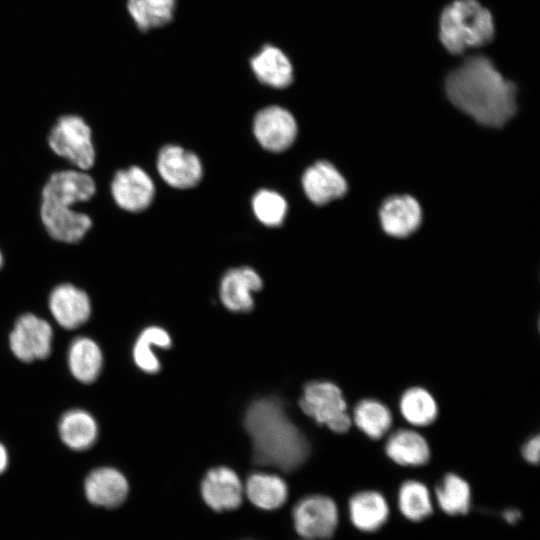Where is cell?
Here are the masks:
<instances>
[{"mask_svg":"<svg viewBox=\"0 0 540 540\" xmlns=\"http://www.w3.org/2000/svg\"><path fill=\"white\" fill-rule=\"evenodd\" d=\"M451 103L478 123L501 127L515 114L516 86L485 56H472L446 78Z\"/></svg>","mask_w":540,"mask_h":540,"instance_id":"cell-1","label":"cell"},{"mask_svg":"<svg viewBox=\"0 0 540 540\" xmlns=\"http://www.w3.org/2000/svg\"><path fill=\"white\" fill-rule=\"evenodd\" d=\"M244 426L252 440L257 464L289 472L307 459L308 441L290 420L279 398L270 396L253 401L245 412Z\"/></svg>","mask_w":540,"mask_h":540,"instance_id":"cell-2","label":"cell"},{"mask_svg":"<svg viewBox=\"0 0 540 540\" xmlns=\"http://www.w3.org/2000/svg\"><path fill=\"white\" fill-rule=\"evenodd\" d=\"M96 193L92 176L80 169L59 170L50 175L41 192L40 219L56 241L75 244L92 227L91 217L73 209Z\"/></svg>","mask_w":540,"mask_h":540,"instance_id":"cell-3","label":"cell"},{"mask_svg":"<svg viewBox=\"0 0 540 540\" xmlns=\"http://www.w3.org/2000/svg\"><path fill=\"white\" fill-rule=\"evenodd\" d=\"M494 32L492 14L477 0H456L440 16L439 38L451 54L486 45Z\"/></svg>","mask_w":540,"mask_h":540,"instance_id":"cell-4","label":"cell"},{"mask_svg":"<svg viewBox=\"0 0 540 540\" xmlns=\"http://www.w3.org/2000/svg\"><path fill=\"white\" fill-rule=\"evenodd\" d=\"M47 142L57 156L70 162L76 169L88 171L95 164L92 130L79 115L61 116L52 126Z\"/></svg>","mask_w":540,"mask_h":540,"instance_id":"cell-5","label":"cell"},{"mask_svg":"<svg viewBox=\"0 0 540 540\" xmlns=\"http://www.w3.org/2000/svg\"><path fill=\"white\" fill-rule=\"evenodd\" d=\"M299 405L307 416L333 432L344 433L352 424L343 393L332 382L313 381L306 384Z\"/></svg>","mask_w":540,"mask_h":540,"instance_id":"cell-6","label":"cell"},{"mask_svg":"<svg viewBox=\"0 0 540 540\" xmlns=\"http://www.w3.org/2000/svg\"><path fill=\"white\" fill-rule=\"evenodd\" d=\"M295 530L307 540L330 538L338 524L335 502L323 495L301 499L293 509Z\"/></svg>","mask_w":540,"mask_h":540,"instance_id":"cell-7","label":"cell"},{"mask_svg":"<svg viewBox=\"0 0 540 540\" xmlns=\"http://www.w3.org/2000/svg\"><path fill=\"white\" fill-rule=\"evenodd\" d=\"M52 335L48 322L33 314H24L17 319L9 336L11 351L25 362L45 359L51 352Z\"/></svg>","mask_w":540,"mask_h":540,"instance_id":"cell-8","label":"cell"},{"mask_svg":"<svg viewBox=\"0 0 540 540\" xmlns=\"http://www.w3.org/2000/svg\"><path fill=\"white\" fill-rule=\"evenodd\" d=\"M110 189L115 203L121 209L133 213L148 208L155 195L151 177L138 166L117 171Z\"/></svg>","mask_w":540,"mask_h":540,"instance_id":"cell-9","label":"cell"},{"mask_svg":"<svg viewBox=\"0 0 540 540\" xmlns=\"http://www.w3.org/2000/svg\"><path fill=\"white\" fill-rule=\"evenodd\" d=\"M253 130L260 145L271 152L289 148L297 135L294 117L282 107L269 106L257 113Z\"/></svg>","mask_w":540,"mask_h":540,"instance_id":"cell-10","label":"cell"},{"mask_svg":"<svg viewBox=\"0 0 540 540\" xmlns=\"http://www.w3.org/2000/svg\"><path fill=\"white\" fill-rule=\"evenodd\" d=\"M157 169L167 184L180 189L197 185L203 174L196 154L177 145H166L160 150Z\"/></svg>","mask_w":540,"mask_h":540,"instance_id":"cell-11","label":"cell"},{"mask_svg":"<svg viewBox=\"0 0 540 540\" xmlns=\"http://www.w3.org/2000/svg\"><path fill=\"white\" fill-rule=\"evenodd\" d=\"M201 495L215 511L234 510L242 502L243 486L240 478L228 467L210 469L201 482Z\"/></svg>","mask_w":540,"mask_h":540,"instance_id":"cell-12","label":"cell"},{"mask_svg":"<svg viewBox=\"0 0 540 540\" xmlns=\"http://www.w3.org/2000/svg\"><path fill=\"white\" fill-rule=\"evenodd\" d=\"M49 308L56 322L65 329L81 326L91 314V302L86 292L69 283L52 290Z\"/></svg>","mask_w":540,"mask_h":540,"instance_id":"cell-13","label":"cell"},{"mask_svg":"<svg viewBox=\"0 0 540 540\" xmlns=\"http://www.w3.org/2000/svg\"><path fill=\"white\" fill-rule=\"evenodd\" d=\"M262 288V279L250 267L228 270L220 283V298L232 312H249L254 305L253 293Z\"/></svg>","mask_w":540,"mask_h":540,"instance_id":"cell-14","label":"cell"},{"mask_svg":"<svg viewBox=\"0 0 540 540\" xmlns=\"http://www.w3.org/2000/svg\"><path fill=\"white\" fill-rule=\"evenodd\" d=\"M302 186L307 197L316 205L327 204L347 191L346 180L327 161H318L308 167L302 177Z\"/></svg>","mask_w":540,"mask_h":540,"instance_id":"cell-15","label":"cell"},{"mask_svg":"<svg viewBox=\"0 0 540 540\" xmlns=\"http://www.w3.org/2000/svg\"><path fill=\"white\" fill-rule=\"evenodd\" d=\"M85 494L90 503L106 508L121 505L129 491L124 475L110 467L97 468L86 477Z\"/></svg>","mask_w":540,"mask_h":540,"instance_id":"cell-16","label":"cell"},{"mask_svg":"<svg viewBox=\"0 0 540 540\" xmlns=\"http://www.w3.org/2000/svg\"><path fill=\"white\" fill-rule=\"evenodd\" d=\"M422 211L419 203L409 195L388 198L380 208L383 230L394 237H406L420 225Z\"/></svg>","mask_w":540,"mask_h":540,"instance_id":"cell-17","label":"cell"},{"mask_svg":"<svg viewBox=\"0 0 540 540\" xmlns=\"http://www.w3.org/2000/svg\"><path fill=\"white\" fill-rule=\"evenodd\" d=\"M386 455L402 466H421L430 458V447L426 439L410 429H399L386 441Z\"/></svg>","mask_w":540,"mask_h":540,"instance_id":"cell-18","label":"cell"},{"mask_svg":"<svg viewBox=\"0 0 540 540\" xmlns=\"http://www.w3.org/2000/svg\"><path fill=\"white\" fill-rule=\"evenodd\" d=\"M256 77L274 88H284L293 79L292 65L287 56L278 48L265 46L251 60Z\"/></svg>","mask_w":540,"mask_h":540,"instance_id":"cell-19","label":"cell"},{"mask_svg":"<svg viewBox=\"0 0 540 540\" xmlns=\"http://www.w3.org/2000/svg\"><path fill=\"white\" fill-rule=\"evenodd\" d=\"M349 511L354 526L365 532L379 529L389 513L384 497L374 491L355 494L349 501Z\"/></svg>","mask_w":540,"mask_h":540,"instance_id":"cell-20","label":"cell"},{"mask_svg":"<svg viewBox=\"0 0 540 540\" xmlns=\"http://www.w3.org/2000/svg\"><path fill=\"white\" fill-rule=\"evenodd\" d=\"M245 492L253 505L264 510L281 507L288 496L287 485L281 477L261 472L248 477Z\"/></svg>","mask_w":540,"mask_h":540,"instance_id":"cell-21","label":"cell"},{"mask_svg":"<svg viewBox=\"0 0 540 540\" xmlns=\"http://www.w3.org/2000/svg\"><path fill=\"white\" fill-rule=\"evenodd\" d=\"M68 361L71 373L77 380L91 383L100 373L102 353L92 339L79 337L70 346Z\"/></svg>","mask_w":540,"mask_h":540,"instance_id":"cell-22","label":"cell"},{"mask_svg":"<svg viewBox=\"0 0 540 540\" xmlns=\"http://www.w3.org/2000/svg\"><path fill=\"white\" fill-rule=\"evenodd\" d=\"M63 442L74 450L89 448L96 440L98 428L94 418L83 410L65 413L59 423Z\"/></svg>","mask_w":540,"mask_h":540,"instance_id":"cell-23","label":"cell"},{"mask_svg":"<svg viewBox=\"0 0 540 540\" xmlns=\"http://www.w3.org/2000/svg\"><path fill=\"white\" fill-rule=\"evenodd\" d=\"M399 409L403 418L415 426L430 425L438 415L436 400L422 387L405 390L399 400Z\"/></svg>","mask_w":540,"mask_h":540,"instance_id":"cell-24","label":"cell"},{"mask_svg":"<svg viewBox=\"0 0 540 540\" xmlns=\"http://www.w3.org/2000/svg\"><path fill=\"white\" fill-rule=\"evenodd\" d=\"M351 418L356 426L371 439L381 438L392 425L390 409L375 399L359 401Z\"/></svg>","mask_w":540,"mask_h":540,"instance_id":"cell-25","label":"cell"},{"mask_svg":"<svg viewBox=\"0 0 540 540\" xmlns=\"http://www.w3.org/2000/svg\"><path fill=\"white\" fill-rule=\"evenodd\" d=\"M172 345L169 333L158 326L145 328L138 336L134 348L133 359L142 371L154 374L160 370V361L154 354L152 346L168 349Z\"/></svg>","mask_w":540,"mask_h":540,"instance_id":"cell-26","label":"cell"},{"mask_svg":"<svg viewBox=\"0 0 540 540\" xmlns=\"http://www.w3.org/2000/svg\"><path fill=\"white\" fill-rule=\"evenodd\" d=\"M176 0H127V8L136 26L147 31L169 23Z\"/></svg>","mask_w":540,"mask_h":540,"instance_id":"cell-27","label":"cell"},{"mask_svg":"<svg viewBox=\"0 0 540 540\" xmlns=\"http://www.w3.org/2000/svg\"><path fill=\"white\" fill-rule=\"evenodd\" d=\"M436 496L441 509L450 515L464 514L469 509V484L456 474L449 473L444 477L436 489Z\"/></svg>","mask_w":540,"mask_h":540,"instance_id":"cell-28","label":"cell"},{"mask_svg":"<svg viewBox=\"0 0 540 540\" xmlns=\"http://www.w3.org/2000/svg\"><path fill=\"white\" fill-rule=\"evenodd\" d=\"M402 514L412 521H420L432 513V503L427 487L415 480L404 482L398 494Z\"/></svg>","mask_w":540,"mask_h":540,"instance_id":"cell-29","label":"cell"},{"mask_svg":"<svg viewBox=\"0 0 540 540\" xmlns=\"http://www.w3.org/2000/svg\"><path fill=\"white\" fill-rule=\"evenodd\" d=\"M252 208L261 223L267 226H278L282 224L286 216L287 203L279 193L262 189L254 195Z\"/></svg>","mask_w":540,"mask_h":540,"instance_id":"cell-30","label":"cell"},{"mask_svg":"<svg viewBox=\"0 0 540 540\" xmlns=\"http://www.w3.org/2000/svg\"><path fill=\"white\" fill-rule=\"evenodd\" d=\"M540 438L538 435L531 437L522 447V455L526 461L537 464L539 461Z\"/></svg>","mask_w":540,"mask_h":540,"instance_id":"cell-31","label":"cell"},{"mask_svg":"<svg viewBox=\"0 0 540 540\" xmlns=\"http://www.w3.org/2000/svg\"><path fill=\"white\" fill-rule=\"evenodd\" d=\"M8 456L5 447L0 443V474L4 472L7 467Z\"/></svg>","mask_w":540,"mask_h":540,"instance_id":"cell-32","label":"cell"},{"mask_svg":"<svg viewBox=\"0 0 540 540\" xmlns=\"http://www.w3.org/2000/svg\"><path fill=\"white\" fill-rule=\"evenodd\" d=\"M519 517H520V513L516 510H508L504 513V518L509 523L516 522L519 519Z\"/></svg>","mask_w":540,"mask_h":540,"instance_id":"cell-33","label":"cell"},{"mask_svg":"<svg viewBox=\"0 0 540 540\" xmlns=\"http://www.w3.org/2000/svg\"><path fill=\"white\" fill-rule=\"evenodd\" d=\"M3 262H4L3 254H2V252H1V250H0V268H1L2 265H3Z\"/></svg>","mask_w":540,"mask_h":540,"instance_id":"cell-34","label":"cell"}]
</instances>
